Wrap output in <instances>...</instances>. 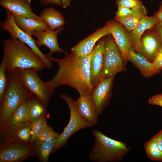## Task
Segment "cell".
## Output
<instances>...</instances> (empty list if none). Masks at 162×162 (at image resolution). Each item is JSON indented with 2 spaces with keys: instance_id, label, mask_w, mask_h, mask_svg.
<instances>
[{
  "instance_id": "cb8c5ba5",
  "label": "cell",
  "mask_w": 162,
  "mask_h": 162,
  "mask_svg": "<svg viewBox=\"0 0 162 162\" xmlns=\"http://www.w3.org/2000/svg\"><path fill=\"white\" fill-rule=\"evenodd\" d=\"M40 16L52 30L64 26L65 20L62 14L53 8H46L40 13Z\"/></svg>"
},
{
  "instance_id": "8d00e7d4",
  "label": "cell",
  "mask_w": 162,
  "mask_h": 162,
  "mask_svg": "<svg viewBox=\"0 0 162 162\" xmlns=\"http://www.w3.org/2000/svg\"><path fill=\"white\" fill-rule=\"evenodd\" d=\"M157 19L158 22L162 23V2H161L158 10L154 15Z\"/></svg>"
},
{
  "instance_id": "30bf717a",
  "label": "cell",
  "mask_w": 162,
  "mask_h": 162,
  "mask_svg": "<svg viewBox=\"0 0 162 162\" xmlns=\"http://www.w3.org/2000/svg\"><path fill=\"white\" fill-rule=\"evenodd\" d=\"M110 34L112 36L114 41L120 51L123 60L126 62L128 60V52L132 46L129 34L121 24L114 21L107 22L105 25Z\"/></svg>"
},
{
  "instance_id": "d6a6232c",
  "label": "cell",
  "mask_w": 162,
  "mask_h": 162,
  "mask_svg": "<svg viewBox=\"0 0 162 162\" xmlns=\"http://www.w3.org/2000/svg\"><path fill=\"white\" fill-rule=\"evenodd\" d=\"M132 10L124 7H118V10L116 13L115 16L123 17L126 16L130 14Z\"/></svg>"
},
{
  "instance_id": "8992f818",
  "label": "cell",
  "mask_w": 162,
  "mask_h": 162,
  "mask_svg": "<svg viewBox=\"0 0 162 162\" xmlns=\"http://www.w3.org/2000/svg\"><path fill=\"white\" fill-rule=\"evenodd\" d=\"M67 104L70 111V118L67 125L58 137L52 152L66 146L68 139L78 131L93 126L86 121L80 114L75 103L71 97L64 94L59 95Z\"/></svg>"
},
{
  "instance_id": "d4e9b609",
  "label": "cell",
  "mask_w": 162,
  "mask_h": 162,
  "mask_svg": "<svg viewBox=\"0 0 162 162\" xmlns=\"http://www.w3.org/2000/svg\"><path fill=\"white\" fill-rule=\"evenodd\" d=\"M28 112V121L34 122L46 115L47 106L44 104L36 96L26 102Z\"/></svg>"
},
{
  "instance_id": "44dd1931",
  "label": "cell",
  "mask_w": 162,
  "mask_h": 162,
  "mask_svg": "<svg viewBox=\"0 0 162 162\" xmlns=\"http://www.w3.org/2000/svg\"><path fill=\"white\" fill-rule=\"evenodd\" d=\"M14 16V20L17 26L30 35L32 32L35 31H45L50 29L42 20H38L20 16Z\"/></svg>"
},
{
  "instance_id": "277c9868",
  "label": "cell",
  "mask_w": 162,
  "mask_h": 162,
  "mask_svg": "<svg viewBox=\"0 0 162 162\" xmlns=\"http://www.w3.org/2000/svg\"><path fill=\"white\" fill-rule=\"evenodd\" d=\"M92 132L94 141L89 157L92 161H119L130 149L125 143L110 138L99 130L93 129Z\"/></svg>"
},
{
  "instance_id": "3957f363",
  "label": "cell",
  "mask_w": 162,
  "mask_h": 162,
  "mask_svg": "<svg viewBox=\"0 0 162 162\" xmlns=\"http://www.w3.org/2000/svg\"><path fill=\"white\" fill-rule=\"evenodd\" d=\"M7 75V86L0 100L1 134L8 127L9 119L15 110L22 103L26 102L34 97L22 85L16 70L8 72Z\"/></svg>"
},
{
  "instance_id": "4dcf8cb0",
  "label": "cell",
  "mask_w": 162,
  "mask_h": 162,
  "mask_svg": "<svg viewBox=\"0 0 162 162\" xmlns=\"http://www.w3.org/2000/svg\"><path fill=\"white\" fill-rule=\"evenodd\" d=\"M152 63L154 74L158 73L162 69V47Z\"/></svg>"
},
{
  "instance_id": "f546056e",
  "label": "cell",
  "mask_w": 162,
  "mask_h": 162,
  "mask_svg": "<svg viewBox=\"0 0 162 162\" xmlns=\"http://www.w3.org/2000/svg\"><path fill=\"white\" fill-rule=\"evenodd\" d=\"M118 7H124L131 9L143 5L141 0H117Z\"/></svg>"
},
{
  "instance_id": "83f0119b",
  "label": "cell",
  "mask_w": 162,
  "mask_h": 162,
  "mask_svg": "<svg viewBox=\"0 0 162 162\" xmlns=\"http://www.w3.org/2000/svg\"><path fill=\"white\" fill-rule=\"evenodd\" d=\"M47 125L46 115L43 116L36 121L32 123V136L30 143L32 144L40 131Z\"/></svg>"
},
{
  "instance_id": "9c48e42d",
  "label": "cell",
  "mask_w": 162,
  "mask_h": 162,
  "mask_svg": "<svg viewBox=\"0 0 162 162\" xmlns=\"http://www.w3.org/2000/svg\"><path fill=\"white\" fill-rule=\"evenodd\" d=\"M34 155L32 144L5 142L0 148V162H21Z\"/></svg>"
},
{
  "instance_id": "836d02e7",
  "label": "cell",
  "mask_w": 162,
  "mask_h": 162,
  "mask_svg": "<svg viewBox=\"0 0 162 162\" xmlns=\"http://www.w3.org/2000/svg\"><path fill=\"white\" fill-rule=\"evenodd\" d=\"M148 103L151 105H158L162 107V94L151 97L148 100Z\"/></svg>"
},
{
  "instance_id": "d6986e66",
  "label": "cell",
  "mask_w": 162,
  "mask_h": 162,
  "mask_svg": "<svg viewBox=\"0 0 162 162\" xmlns=\"http://www.w3.org/2000/svg\"><path fill=\"white\" fill-rule=\"evenodd\" d=\"M158 22L154 15L144 17L136 27L129 34L132 46L138 51L140 48L141 37L145 31L147 29L154 28Z\"/></svg>"
},
{
  "instance_id": "4fadbf2b",
  "label": "cell",
  "mask_w": 162,
  "mask_h": 162,
  "mask_svg": "<svg viewBox=\"0 0 162 162\" xmlns=\"http://www.w3.org/2000/svg\"><path fill=\"white\" fill-rule=\"evenodd\" d=\"M31 124L28 120L9 126L1 134L5 142L30 143Z\"/></svg>"
},
{
  "instance_id": "ffe728a7",
  "label": "cell",
  "mask_w": 162,
  "mask_h": 162,
  "mask_svg": "<svg viewBox=\"0 0 162 162\" xmlns=\"http://www.w3.org/2000/svg\"><path fill=\"white\" fill-rule=\"evenodd\" d=\"M131 10V13L126 16L115 17L116 20L124 26L130 32L136 27L144 17L147 15L146 9L143 5Z\"/></svg>"
},
{
  "instance_id": "1f68e13d",
  "label": "cell",
  "mask_w": 162,
  "mask_h": 162,
  "mask_svg": "<svg viewBox=\"0 0 162 162\" xmlns=\"http://www.w3.org/2000/svg\"><path fill=\"white\" fill-rule=\"evenodd\" d=\"M56 132L51 127L47 125L41 130L38 134L37 138L44 141L46 138Z\"/></svg>"
},
{
  "instance_id": "5b68a950",
  "label": "cell",
  "mask_w": 162,
  "mask_h": 162,
  "mask_svg": "<svg viewBox=\"0 0 162 162\" xmlns=\"http://www.w3.org/2000/svg\"><path fill=\"white\" fill-rule=\"evenodd\" d=\"M16 70L19 80L25 88L47 106L55 89L40 77L36 69L17 68Z\"/></svg>"
},
{
  "instance_id": "f1b7e54d",
  "label": "cell",
  "mask_w": 162,
  "mask_h": 162,
  "mask_svg": "<svg viewBox=\"0 0 162 162\" xmlns=\"http://www.w3.org/2000/svg\"><path fill=\"white\" fill-rule=\"evenodd\" d=\"M6 72L5 63L2 59L0 64V100L3 96L7 86L8 78Z\"/></svg>"
},
{
  "instance_id": "ac0fdd59",
  "label": "cell",
  "mask_w": 162,
  "mask_h": 162,
  "mask_svg": "<svg viewBox=\"0 0 162 162\" xmlns=\"http://www.w3.org/2000/svg\"><path fill=\"white\" fill-rule=\"evenodd\" d=\"M162 47V41L156 31L146 35L141 39L138 52L150 61H153Z\"/></svg>"
},
{
  "instance_id": "9a60e30c",
  "label": "cell",
  "mask_w": 162,
  "mask_h": 162,
  "mask_svg": "<svg viewBox=\"0 0 162 162\" xmlns=\"http://www.w3.org/2000/svg\"><path fill=\"white\" fill-rule=\"evenodd\" d=\"M105 47V40L99 41L91 52L90 75L94 86L101 78L104 66Z\"/></svg>"
},
{
  "instance_id": "ba28073f",
  "label": "cell",
  "mask_w": 162,
  "mask_h": 162,
  "mask_svg": "<svg viewBox=\"0 0 162 162\" xmlns=\"http://www.w3.org/2000/svg\"><path fill=\"white\" fill-rule=\"evenodd\" d=\"M105 42L104 66L100 79L114 77L124 69L123 59L114 40L109 38Z\"/></svg>"
},
{
  "instance_id": "e575fe53",
  "label": "cell",
  "mask_w": 162,
  "mask_h": 162,
  "mask_svg": "<svg viewBox=\"0 0 162 162\" xmlns=\"http://www.w3.org/2000/svg\"><path fill=\"white\" fill-rule=\"evenodd\" d=\"M154 136L158 148L162 152V129L155 134Z\"/></svg>"
},
{
  "instance_id": "484cf974",
  "label": "cell",
  "mask_w": 162,
  "mask_h": 162,
  "mask_svg": "<svg viewBox=\"0 0 162 162\" xmlns=\"http://www.w3.org/2000/svg\"><path fill=\"white\" fill-rule=\"evenodd\" d=\"M148 158L152 160L162 162V152L157 146L154 135L144 145Z\"/></svg>"
},
{
  "instance_id": "74e56055",
  "label": "cell",
  "mask_w": 162,
  "mask_h": 162,
  "mask_svg": "<svg viewBox=\"0 0 162 162\" xmlns=\"http://www.w3.org/2000/svg\"><path fill=\"white\" fill-rule=\"evenodd\" d=\"M154 28L162 41V23H158Z\"/></svg>"
},
{
  "instance_id": "4316f807",
  "label": "cell",
  "mask_w": 162,
  "mask_h": 162,
  "mask_svg": "<svg viewBox=\"0 0 162 162\" xmlns=\"http://www.w3.org/2000/svg\"><path fill=\"white\" fill-rule=\"evenodd\" d=\"M28 120L26 102L21 104L14 112L9 119L8 126ZM8 128V127H7Z\"/></svg>"
},
{
  "instance_id": "52a82bcc",
  "label": "cell",
  "mask_w": 162,
  "mask_h": 162,
  "mask_svg": "<svg viewBox=\"0 0 162 162\" xmlns=\"http://www.w3.org/2000/svg\"><path fill=\"white\" fill-rule=\"evenodd\" d=\"M5 17L0 24L1 29L7 31L11 37L16 38L29 46L41 58L45 67L51 69L52 67V62L44 54L35 44V40L32 36L20 29L16 25L14 15L9 11L6 10Z\"/></svg>"
},
{
  "instance_id": "8fae6325",
  "label": "cell",
  "mask_w": 162,
  "mask_h": 162,
  "mask_svg": "<svg viewBox=\"0 0 162 162\" xmlns=\"http://www.w3.org/2000/svg\"><path fill=\"white\" fill-rule=\"evenodd\" d=\"M64 28L63 26L54 31L50 29L45 31H35L31 33V36H34L37 38L35 44L39 49L43 45L49 49L50 52L47 54L48 55L51 56L53 53L56 52L66 55L67 53L59 47L57 40L58 35Z\"/></svg>"
},
{
  "instance_id": "5bb4252c",
  "label": "cell",
  "mask_w": 162,
  "mask_h": 162,
  "mask_svg": "<svg viewBox=\"0 0 162 162\" xmlns=\"http://www.w3.org/2000/svg\"><path fill=\"white\" fill-rule=\"evenodd\" d=\"M75 103L78 110L82 117L92 126L98 121L97 110L91 94L80 95Z\"/></svg>"
},
{
  "instance_id": "2e32d148",
  "label": "cell",
  "mask_w": 162,
  "mask_h": 162,
  "mask_svg": "<svg viewBox=\"0 0 162 162\" xmlns=\"http://www.w3.org/2000/svg\"><path fill=\"white\" fill-rule=\"evenodd\" d=\"M31 0H0V5L14 15L22 16L36 20H42L33 11Z\"/></svg>"
},
{
  "instance_id": "603a6c76",
  "label": "cell",
  "mask_w": 162,
  "mask_h": 162,
  "mask_svg": "<svg viewBox=\"0 0 162 162\" xmlns=\"http://www.w3.org/2000/svg\"><path fill=\"white\" fill-rule=\"evenodd\" d=\"M60 133H58L52 140L48 142L41 141L36 138L32 145L35 154L40 161L47 162L50 154L52 152L56 141Z\"/></svg>"
},
{
  "instance_id": "e0dca14e",
  "label": "cell",
  "mask_w": 162,
  "mask_h": 162,
  "mask_svg": "<svg viewBox=\"0 0 162 162\" xmlns=\"http://www.w3.org/2000/svg\"><path fill=\"white\" fill-rule=\"evenodd\" d=\"M110 34L109 31L105 26L98 29L94 32L80 41L72 47L71 51L79 56H84L90 53L94 47L95 43L102 37Z\"/></svg>"
},
{
  "instance_id": "f35d334b",
  "label": "cell",
  "mask_w": 162,
  "mask_h": 162,
  "mask_svg": "<svg viewBox=\"0 0 162 162\" xmlns=\"http://www.w3.org/2000/svg\"><path fill=\"white\" fill-rule=\"evenodd\" d=\"M71 0H62V8L65 9L69 6L70 4Z\"/></svg>"
},
{
  "instance_id": "d590c367",
  "label": "cell",
  "mask_w": 162,
  "mask_h": 162,
  "mask_svg": "<svg viewBox=\"0 0 162 162\" xmlns=\"http://www.w3.org/2000/svg\"><path fill=\"white\" fill-rule=\"evenodd\" d=\"M40 2L45 5L54 4L59 6L62 5V0H39Z\"/></svg>"
},
{
  "instance_id": "6da1fadb",
  "label": "cell",
  "mask_w": 162,
  "mask_h": 162,
  "mask_svg": "<svg viewBox=\"0 0 162 162\" xmlns=\"http://www.w3.org/2000/svg\"><path fill=\"white\" fill-rule=\"evenodd\" d=\"M45 55L58 66L56 74L46 82L49 85L54 89L61 86H68L75 88L80 95L91 94L94 87L90 75L91 52L84 56H79L73 52L67 53L61 59Z\"/></svg>"
},
{
  "instance_id": "7a4b0ae2",
  "label": "cell",
  "mask_w": 162,
  "mask_h": 162,
  "mask_svg": "<svg viewBox=\"0 0 162 162\" xmlns=\"http://www.w3.org/2000/svg\"><path fill=\"white\" fill-rule=\"evenodd\" d=\"M5 70L9 72L17 68H33L40 72L45 67L40 57L31 48L16 38L11 37L3 41Z\"/></svg>"
},
{
  "instance_id": "7c38bea8",
  "label": "cell",
  "mask_w": 162,
  "mask_h": 162,
  "mask_svg": "<svg viewBox=\"0 0 162 162\" xmlns=\"http://www.w3.org/2000/svg\"><path fill=\"white\" fill-rule=\"evenodd\" d=\"M114 77L100 79L94 86L91 95L96 104L98 116L110 100Z\"/></svg>"
},
{
  "instance_id": "7402d4cb",
  "label": "cell",
  "mask_w": 162,
  "mask_h": 162,
  "mask_svg": "<svg viewBox=\"0 0 162 162\" xmlns=\"http://www.w3.org/2000/svg\"><path fill=\"white\" fill-rule=\"evenodd\" d=\"M128 60L139 69L145 77H147L154 74L152 63L149 62L143 55L135 52L132 46L129 50Z\"/></svg>"
}]
</instances>
